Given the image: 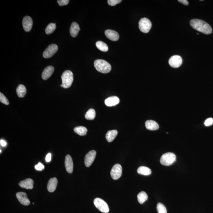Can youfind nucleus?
Listing matches in <instances>:
<instances>
[{"mask_svg": "<svg viewBox=\"0 0 213 213\" xmlns=\"http://www.w3.org/2000/svg\"><path fill=\"white\" fill-rule=\"evenodd\" d=\"M190 25L195 30L206 34L212 33V29L211 26L204 21L199 19H193L191 21Z\"/></svg>", "mask_w": 213, "mask_h": 213, "instance_id": "1", "label": "nucleus"}, {"mask_svg": "<svg viewBox=\"0 0 213 213\" xmlns=\"http://www.w3.org/2000/svg\"><path fill=\"white\" fill-rule=\"evenodd\" d=\"M95 68L99 72L107 74L111 71V66L106 61L102 59H97L94 62Z\"/></svg>", "mask_w": 213, "mask_h": 213, "instance_id": "2", "label": "nucleus"}, {"mask_svg": "<svg viewBox=\"0 0 213 213\" xmlns=\"http://www.w3.org/2000/svg\"><path fill=\"white\" fill-rule=\"evenodd\" d=\"M61 78L63 87L67 88L71 86L74 80V75L71 71L66 70L64 72Z\"/></svg>", "mask_w": 213, "mask_h": 213, "instance_id": "3", "label": "nucleus"}, {"mask_svg": "<svg viewBox=\"0 0 213 213\" xmlns=\"http://www.w3.org/2000/svg\"><path fill=\"white\" fill-rule=\"evenodd\" d=\"M176 160V156L175 153H164L161 156L160 162L164 166H169L173 164Z\"/></svg>", "mask_w": 213, "mask_h": 213, "instance_id": "4", "label": "nucleus"}, {"mask_svg": "<svg viewBox=\"0 0 213 213\" xmlns=\"http://www.w3.org/2000/svg\"><path fill=\"white\" fill-rule=\"evenodd\" d=\"M94 203L96 208L101 212L104 213L109 212V206L104 200L99 198H97L94 200Z\"/></svg>", "mask_w": 213, "mask_h": 213, "instance_id": "5", "label": "nucleus"}, {"mask_svg": "<svg viewBox=\"0 0 213 213\" xmlns=\"http://www.w3.org/2000/svg\"><path fill=\"white\" fill-rule=\"evenodd\" d=\"M139 28L142 32L147 33L149 32L152 27L151 22L146 18H143L139 21Z\"/></svg>", "mask_w": 213, "mask_h": 213, "instance_id": "6", "label": "nucleus"}, {"mask_svg": "<svg viewBox=\"0 0 213 213\" xmlns=\"http://www.w3.org/2000/svg\"><path fill=\"white\" fill-rule=\"evenodd\" d=\"M58 50V47L56 44H51L45 49L44 52L43 54L44 57L45 59L52 57L56 53Z\"/></svg>", "mask_w": 213, "mask_h": 213, "instance_id": "7", "label": "nucleus"}, {"mask_svg": "<svg viewBox=\"0 0 213 213\" xmlns=\"http://www.w3.org/2000/svg\"><path fill=\"white\" fill-rule=\"evenodd\" d=\"M122 174V167L119 164L115 165L110 171V175L113 179L117 180L121 177Z\"/></svg>", "mask_w": 213, "mask_h": 213, "instance_id": "8", "label": "nucleus"}, {"mask_svg": "<svg viewBox=\"0 0 213 213\" xmlns=\"http://www.w3.org/2000/svg\"><path fill=\"white\" fill-rule=\"evenodd\" d=\"M168 63L171 67L174 68H178L182 64V58L179 55H174L170 58Z\"/></svg>", "mask_w": 213, "mask_h": 213, "instance_id": "9", "label": "nucleus"}, {"mask_svg": "<svg viewBox=\"0 0 213 213\" xmlns=\"http://www.w3.org/2000/svg\"><path fill=\"white\" fill-rule=\"evenodd\" d=\"M96 155V152L95 150H91L85 156V163L86 166L88 167L91 166L93 163Z\"/></svg>", "mask_w": 213, "mask_h": 213, "instance_id": "10", "label": "nucleus"}, {"mask_svg": "<svg viewBox=\"0 0 213 213\" xmlns=\"http://www.w3.org/2000/svg\"><path fill=\"white\" fill-rule=\"evenodd\" d=\"M22 24L23 29L26 32H28L31 30L33 27V19L30 16H27L25 17L23 19Z\"/></svg>", "mask_w": 213, "mask_h": 213, "instance_id": "11", "label": "nucleus"}, {"mask_svg": "<svg viewBox=\"0 0 213 213\" xmlns=\"http://www.w3.org/2000/svg\"><path fill=\"white\" fill-rule=\"evenodd\" d=\"M16 197L21 204L24 206L29 205L30 201L26 193L23 192H18L16 194Z\"/></svg>", "mask_w": 213, "mask_h": 213, "instance_id": "12", "label": "nucleus"}, {"mask_svg": "<svg viewBox=\"0 0 213 213\" xmlns=\"http://www.w3.org/2000/svg\"><path fill=\"white\" fill-rule=\"evenodd\" d=\"M105 35L106 38L113 41H118L119 38V35L118 33L114 30L108 29L105 32Z\"/></svg>", "mask_w": 213, "mask_h": 213, "instance_id": "13", "label": "nucleus"}, {"mask_svg": "<svg viewBox=\"0 0 213 213\" xmlns=\"http://www.w3.org/2000/svg\"><path fill=\"white\" fill-rule=\"evenodd\" d=\"M65 165L66 171L69 173H72L73 171L74 168V164L72 159L71 156L69 155H67L66 156L65 160Z\"/></svg>", "mask_w": 213, "mask_h": 213, "instance_id": "14", "label": "nucleus"}, {"mask_svg": "<svg viewBox=\"0 0 213 213\" xmlns=\"http://www.w3.org/2000/svg\"><path fill=\"white\" fill-rule=\"evenodd\" d=\"M34 185V181L32 179L28 178L19 182V186L23 188L32 189Z\"/></svg>", "mask_w": 213, "mask_h": 213, "instance_id": "15", "label": "nucleus"}, {"mask_svg": "<svg viewBox=\"0 0 213 213\" xmlns=\"http://www.w3.org/2000/svg\"><path fill=\"white\" fill-rule=\"evenodd\" d=\"M54 71V68L53 66H50L47 67L44 69L42 74V78L44 80H46L49 78L53 74Z\"/></svg>", "mask_w": 213, "mask_h": 213, "instance_id": "16", "label": "nucleus"}, {"mask_svg": "<svg viewBox=\"0 0 213 213\" xmlns=\"http://www.w3.org/2000/svg\"><path fill=\"white\" fill-rule=\"evenodd\" d=\"M120 102V99L117 96L110 97L105 101V104L108 106H116Z\"/></svg>", "mask_w": 213, "mask_h": 213, "instance_id": "17", "label": "nucleus"}, {"mask_svg": "<svg viewBox=\"0 0 213 213\" xmlns=\"http://www.w3.org/2000/svg\"><path fill=\"white\" fill-rule=\"evenodd\" d=\"M58 184L57 178H53L49 180L47 186V188L48 191L50 192H53L56 189Z\"/></svg>", "mask_w": 213, "mask_h": 213, "instance_id": "18", "label": "nucleus"}, {"mask_svg": "<svg viewBox=\"0 0 213 213\" xmlns=\"http://www.w3.org/2000/svg\"><path fill=\"white\" fill-rule=\"evenodd\" d=\"M80 29L79 25L76 22H73L70 28V35L72 37H76L79 32Z\"/></svg>", "mask_w": 213, "mask_h": 213, "instance_id": "19", "label": "nucleus"}, {"mask_svg": "<svg viewBox=\"0 0 213 213\" xmlns=\"http://www.w3.org/2000/svg\"><path fill=\"white\" fill-rule=\"evenodd\" d=\"M145 126L148 130L154 131L158 130L159 126L156 122L152 120H149L145 122Z\"/></svg>", "mask_w": 213, "mask_h": 213, "instance_id": "20", "label": "nucleus"}, {"mask_svg": "<svg viewBox=\"0 0 213 213\" xmlns=\"http://www.w3.org/2000/svg\"><path fill=\"white\" fill-rule=\"evenodd\" d=\"M118 134L117 130H113L108 131L106 135V139L107 141L110 142L113 141Z\"/></svg>", "mask_w": 213, "mask_h": 213, "instance_id": "21", "label": "nucleus"}, {"mask_svg": "<svg viewBox=\"0 0 213 213\" xmlns=\"http://www.w3.org/2000/svg\"><path fill=\"white\" fill-rule=\"evenodd\" d=\"M17 94L19 98H23L26 95L27 89L24 85H19L16 89Z\"/></svg>", "mask_w": 213, "mask_h": 213, "instance_id": "22", "label": "nucleus"}, {"mask_svg": "<svg viewBox=\"0 0 213 213\" xmlns=\"http://www.w3.org/2000/svg\"><path fill=\"white\" fill-rule=\"evenodd\" d=\"M137 172L141 175L145 176L150 175L152 173L151 170L150 168L145 166L140 167L138 168Z\"/></svg>", "mask_w": 213, "mask_h": 213, "instance_id": "23", "label": "nucleus"}, {"mask_svg": "<svg viewBox=\"0 0 213 213\" xmlns=\"http://www.w3.org/2000/svg\"><path fill=\"white\" fill-rule=\"evenodd\" d=\"M148 195L145 192H140L137 195V200L140 204H143L148 200Z\"/></svg>", "mask_w": 213, "mask_h": 213, "instance_id": "24", "label": "nucleus"}, {"mask_svg": "<svg viewBox=\"0 0 213 213\" xmlns=\"http://www.w3.org/2000/svg\"><path fill=\"white\" fill-rule=\"evenodd\" d=\"M74 132L81 136H84L86 135L87 129L85 127L78 126L74 128Z\"/></svg>", "mask_w": 213, "mask_h": 213, "instance_id": "25", "label": "nucleus"}, {"mask_svg": "<svg viewBox=\"0 0 213 213\" xmlns=\"http://www.w3.org/2000/svg\"><path fill=\"white\" fill-rule=\"evenodd\" d=\"M96 46L97 48L99 50L103 52H106L108 50V47L107 45L103 41H99L96 43Z\"/></svg>", "mask_w": 213, "mask_h": 213, "instance_id": "26", "label": "nucleus"}, {"mask_svg": "<svg viewBox=\"0 0 213 213\" xmlns=\"http://www.w3.org/2000/svg\"><path fill=\"white\" fill-rule=\"evenodd\" d=\"M96 117V112L93 109H89L85 115V118L88 120H92Z\"/></svg>", "mask_w": 213, "mask_h": 213, "instance_id": "27", "label": "nucleus"}, {"mask_svg": "<svg viewBox=\"0 0 213 213\" xmlns=\"http://www.w3.org/2000/svg\"><path fill=\"white\" fill-rule=\"evenodd\" d=\"M56 28V25L55 23H51L48 25L46 29L45 32L47 34H50L55 31Z\"/></svg>", "mask_w": 213, "mask_h": 213, "instance_id": "28", "label": "nucleus"}, {"mask_svg": "<svg viewBox=\"0 0 213 213\" xmlns=\"http://www.w3.org/2000/svg\"><path fill=\"white\" fill-rule=\"evenodd\" d=\"M157 209L158 213H167L165 206L161 203H159L157 204Z\"/></svg>", "mask_w": 213, "mask_h": 213, "instance_id": "29", "label": "nucleus"}, {"mask_svg": "<svg viewBox=\"0 0 213 213\" xmlns=\"http://www.w3.org/2000/svg\"><path fill=\"white\" fill-rule=\"evenodd\" d=\"M0 102L5 105H8L9 104V102L8 99L1 92L0 93Z\"/></svg>", "mask_w": 213, "mask_h": 213, "instance_id": "30", "label": "nucleus"}, {"mask_svg": "<svg viewBox=\"0 0 213 213\" xmlns=\"http://www.w3.org/2000/svg\"><path fill=\"white\" fill-rule=\"evenodd\" d=\"M122 2L121 0H108V3L111 6H114Z\"/></svg>", "mask_w": 213, "mask_h": 213, "instance_id": "31", "label": "nucleus"}, {"mask_svg": "<svg viewBox=\"0 0 213 213\" xmlns=\"http://www.w3.org/2000/svg\"><path fill=\"white\" fill-rule=\"evenodd\" d=\"M213 124V118H207V119L205 120V122H204V125H205L206 126H209L212 125Z\"/></svg>", "mask_w": 213, "mask_h": 213, "instance_id": "32", "label": "nucleus"}, {"mask_svg": "<svg viewBox=\"0 0 213 213\" xmlns=\"http://www.w3.org/2000/svg\"><path fill=\"white\" fill-rule=\"evenodd\" d=\"M57 2L60 6L67 5L69 3V0H58Z\"/></svg>", "mask_w": 213, "mask_h": 213, "instance_id": "33", "label": "nucleus"}, {"mask_svg": "<svg viewBox=\"0 0 213 213\" xmlns=\"http://www.w3.org/2000/svg\"><path fill=\"white\" fill-rule=\"evenodd\" d=\"M35 168L38 171H42L44 168V166L41 163H38V164L35 166Z\"/></svg>", "mask_w": 213, "mask_h": 213, "instance_id": "34", "label": "nucleus"}, {"mask_svg": "<svg viewBox=\"0 0 213 213\" xmlns=\"http://www.w3.org/2000/svg\"><path fill=\"white\" fill-rule=\"evenodd\" d=\"M52 159V154L51 153H48L45 157V160L47 162H49L51 161Z\"/></svg>", "mask_w": 213, "mask_h": 213, "instance_id": "35", "label": "nucleus"}, {"mask_svg": "<svg viewBox=\"0 0 213 213\" xmlns=\"http://www.w3.org/2000/svg\"><path fill=\"white\" fill-rule=\"evenodd\" d=\"M178 1L184 5L188 6L189 5L188 1L187 0H178Z\"/></svg>", "mask_w": 213, "mask_h": 213, "instance_id": "36", "label": "nucleus"}, {"mask_svg": "<svg viewBox=\"0 0 213 213\" xmlns=\"http://www.w3.org/2000/svg\"><path fill=\"white\" fill-rule=\"evenodd\" d=\"M0 143H1V146H3V147L5 146L6 145V142L2 139L1 140V141H0Z\"/></svg>", "mask_w": 213, "mask_h": 213, "instance_id": "37", "label": "nucleus"}]
</instances>
